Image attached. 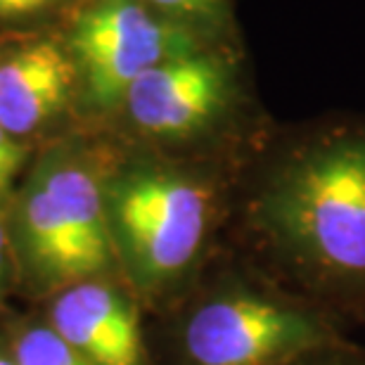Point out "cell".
Returning a JSON list of instances; mask_svg holds the SVG:
<instances>
[{
  "label": "cell",
  "mask_w": 365,
  "mask_h": 365,
  "mask_svg": "<svg viewBox=\"0 0 365 365\" xmlns=\"http://www.w3.org/2000/svg\"><path fill=\"white\" fill-rule=\"evenodd\" d=\"M247 162L185 159L128 145L102 171L116 271L140 304L173 302L232 218Z\"/></svg>",
  "instance_id": "cell-2"
},
{
  "label": "cell",
  "mask_w": 365,
  "mask_h": 365,
  "mask_svg": "<svg viewBox=\"0 0 365 365\" xmlns=\"http://www.w3.org/2000/svg\"><path fill=\"white\" fill-rule=\"evenodd\" d=\"M114 116L133 148L225 162H247L275 126L259 107L240 41L204 43L157 64Z\"/></svg>",
  "instance_id": "cell-3"
},
{
  "label": "cell",
  "mask_w": 365,
  "mask_h": 365,
  "mask_svg": "<svg viewBox=\"0 0 365 365\" xmlns=\"http://www.w3.org/2000/svg\"><path fill=\"white\" fill-rule=\"evenodd\" d=\"M48 325L91 365H152L140 302L114 277L62 287L50 306Z\"/></svg>",
  "instance_id": "cell-7"
},
{
  "label": "cell",
  "mask_w": 365,
  "mask_h": 365,
  "mask_svg": "<svg viewBox=\"0 0 365 365\" xmlns=\"http://www.w3.org/2000/svg\"><path fill=\"white\" fill-rule=\"evenodd\" d=\"M173 302V365H289L354 339L337 316L247 257L214 277L200 273Z\"/></svg>",
  "instance_id": "cell-4"
},
{
  "label": "cell",
  "mask_w": 365,
  "mask_h": 365,
  "mask_svg": "<svg viewBox=\"0 0 365 365\" xmlns=\"http://www.w3.org/2000/svg\"><path fill=\"white\" fill-rule=\"evenodd\" d=\"M102 171L81 152L55 148L31 171L17 207L19 247L31 273L46 284L112 277Z\"/></svg>",
  "instance_id": "cell-5"
},
{
  "label": "cell",
  "mask_w": 365,
  "mask_h": 365,
  "mask_svg": "<svg viewBox=\"0 0 365 365\" xmlns=\"http://www.w3.org/2000/svg\"><path fill=\"white\" fill-rule=\"evenodd\" d=\"M232 218L247 259L351 330L365 323V114L275 123Z\"/></svg>",
  "instance_id": "cell-1"
},
{
  "label": "cell",
  "mask_w": 365,
  "mask_h": 365,
  "mask_svg": "<svg viewBox=\"0 0 365 365\" xmlns=\"http://www.w3.org/2000/svg\"><path fill=\"white\" fill-rule=\"evenodd\" d=\"M81 0H0V26H19L78 5Z\"/></svg>",
  "instance_id": "cell-11"
},
{
  "label": "cell",
  "mask_w": 365,
  "mask_h": 365,
  "mask_svg": "<svg viewBox=\"0 0 365 365\" xmlns=\"http://www.w3.org/2000/svg\"><path fill=\"white\" fill-rule=\"evenodd\" d=\"M207 41L164 19L143 0H81L64 48L76 67L83 100L116 114L138 78Z\"/></svg>",
  "instance_id": "cell-6"
},
{
  "label": "cell",
  "mask_w": 365,
  "mask_h": 365,
  "mask_svg": "<svg viewBox=\"0 0 365 365\" xmlns=\"http://www.w3.org/2000/svg\"><path fill=\"white\" fill-rule=\"evenodd\" d=\"M12 359L17 365H91L50 325H34L14 339Z\"/></svg>",
  "instance_id": "cell-10"
},
{
  "label": "cell",
  "mask_w": 365,
  "mask_h": 365,
  "mask_svg": "<svg viewBox=\"0 0 365 365\" xmlns=\"http://www.w3.org/2000/svg\"><path fill=\"white\" fill-rule=\"evenodd\" d=\"M24 159L26 145L7 133L5 128H0V197H5L7 190L12 187V180L19 173Z\"/></svg>",
  "instance_id": "cell-13"
},
{
  "label": "cell",
  "mask_w": 365,
  "mask_h": 365,
  "mask_svg": "<svg viewBox=\"0 0 365 365\" xmlns=\"http://www.w3.org/2000/svg\"><path fill=\"white\" fill-rule=\"evenodd\" d=\"M7 264H10V237H7L5 225L0 221V284L7 275Z\"/></svg>",
  "instance_id": "cell-14"
},
{
  "label": "cell",
  "mask_w": 365,
  "mask_h": 365,
  "mask_svg": "<svg viewBox=\"0 0 365 365\" xmlns=\"http://www.w3.org/2000/svg\"><path fill=\"white\" fill-rule=\"evenodd\" d=\"M289 365H365V346L361 341L349 339L341 341V344L302 356V359L292 361Z\"/></svg>",
  "instance_id": "cell-12"
},
{
  "label": "cell",
  "mask_w": 365,
  "mask_h": 365,
  "mask_svg": "<svg viewBox=\"0 0 365 365\" xmlns=\"http://www.w3.org/2000/svg\"><path fill=\"white\" fill-rule=\"evenodd\" d=\"M0 365H17L12 359V354H3L0 351Z\"/></svg>",
  "instance_id": "cell-15"
},
{
  "label": "cell",
  "mask_w": 365,
  "mask_h": 365,
  "mask_svg": "<svg viewBox=\"0 0 365 365\" xmlns=\"http://www.w3.org/2000/svg\"><path fill=\"white\" fill-rule=\"evenodd\" d=\"M78 81L76 67L55 41H31L0 57V128L26 138L67 107Z\"/></svg>",
  "instance_id": "cell-8"
},
{
  "label": "cell",
  "mask_w": 365,
  "mask_h": 365,
  "mask_svg": "<svg viewBox=\"0 0 365 365\" xmlns=\"http://www.w3.org/2000/svg\"><path fill=\"white\" fill-rule=\"evenodd\" d=\"M164 19L207 41H237L232 0H143Z\"/></svg>",
  "instance_id": "cell-9"
}]
</instances>
